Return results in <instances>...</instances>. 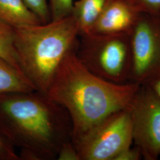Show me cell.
Here are the masks:
<instances>
[{
	"instance_id": "obj_10",
	"label": "cell",
	"mask_w": 160,
	"mask_h": 160,
	"mask_svg": "<svg viewBox=\"0 0 160 160\" xmlns=\"http://www.w3.org/2000/svg\"><path fill=\"white\" fill-rule=\"evenodd\" d=\"M109 0H77L71 15L76 21L80 36L89 34Z\"/></svg>"
},
{
	"instance_id": "obj_4",
	"label": "cell",
	"mask_w": 160,
	"mask_h": 160,
	"mask_svg": "<svg viewBox=\"0 0 160 160\" xmlns=\"http://www.w3.org/2000/svg\"><path fill=\"white\" fill-rule=\"evenodd\" d=\"M76 55L86 68L104 80L117 84L131 81L132 52L129 34L80 36Z\"/></svg>"
},
{
	"instance_id": "obj_11",
	"label": "cell",
	"mask_w": 160,
	"mask_h": 160,
	"mask_svg": "<svg viewBox=\"0 0 160 160\" xmlns=\"http://www.w3.org/2000/svg\"><path fill=\"white\" fill-rule=\"evenodd\" d=\"M33 91L34 87L20 69L0 58V95Z\"/></svg>"
},
{
	"instance_id": "obj_5",
	"label": "cell",
	"mask_w": 160,
	"mask_h": 160,
	"mask_svg": "<svg viewBox=\"0 0 160 160\" xmlns=\"http://www.w3.org/2000/svg\"><path fill=\"white\" fill-rule=\"evenodd\" d=\"M132 143L131 118L128 109L110 114L74 142L80 160H114Z\"/></svg>"
},
{
	"instance_id": "obj_19",
	"label": "cell",
	"mask_w": 160,
	"mask_h": 160,
	"mask_svg": "<svg viewBox=\"0 0 160 160\" xmlns=\"http://www.w3.org/2000/svg\"><path fill=\"white\" fill-rule=\"evenodd\" d=\"M149 86H150L155 92L160 97V79L157 80Z\"/></svg>"
},
{
	"instance_id": "obj_12",
	"label": "cell",
	"mask_w": 160,
	"mask_h": 160,
	"mask_svg": "<svg viewBox=\"0 0 160 160\" xmlns=\"http://www.w3.org/2000/svg\"><path fill=\"white\" fill-rule=\"evenodd\" d=\"M0 58L20 70L15 48V29L1 21H0Z\"/></svg>"
},
{
	"instance_id": "obj_13",
	"label": "cell",
	"mask_w": 160,
	"mask_h": 160,
	"mask_svg": "<svg viewBox=\"0 0 160 160\" xmlns=\"http://www.w3.org/2000/svg\"><path fill=\"white\" fill-rule=\"evenodd\" d=\"M51 20H57L71 15L74 0H48Z\"/></svg>"
},
{
	"instance_id": "obj_7",
	"label": "cell",
	"mask_w": 160,
	"mask_h": 160,
	"mask_svg": "<svg viewBox=\"0 0 160 160\" xmlns=\"http://www.w3.org/2000/svg\"><path fill=\"white\" fill-rule=\"evenodd\" d=\"M128 110L131 118L133 142L143 159L160 156V97L149 86H140Z\"/></svg>"
},
{
	"instance_id": "obj_6",
	"label": "cell",
	"mask_w": 160,
	"mask_h": 160,
	"mask_svg": "<svg viewBox=\"0 0 160 160\" xmlns=\"http://www.w3.org/2000/svg\"><path fill=\"white\" fill-rule=\"evenodd\" d=\"M131 81L149 86L160 79V14L142 12L130 33Z\"/></svg>"
},
{
	"instance_id": "obj_18",
	"label": "cell",
	"mask_w": 160,
	"mask_h": 160,
	"mask_svg": "<svg viewBox=\"0 0 160 160\" xmlns=\"http://www.w3.org/2000/svg\"><path fill=\"white\" fill-rule=\"evenodd\" d=\"M142 12L160 14V0H135Z\"/></svg>"
},
{
	"instance_id": "obj_17",
	"label": "cell",
	"mask_w": 160,
	"mask_h": 160,
	"mask_svg": "<svg viewBox=\"0 0 160 160\" xmlns=\"http://www.w3.org/2000/svg\"><path fill=\"white\" fill-rule=\"evenodd\" d=\"M143 159L140 149L137 147H132L123 149L118 155L114 160H141Z\"/></svg>"
},
{
	"instance_id": "obj_3",
	"label": "cell",
	"mask_w": 160,
	"mask_h": 160,
	"mask_svg": "<svg viewBox=\"0 0 160 160\" xmlns=\"http://www.w3.org/2000/svg\"><path fill=\"white\" fill-rule=\"evenodd\" d=\"M15 29L19 67L36 91L46 94L60 65L77 48L79 30L72 15Z\"/></svg>"
},
{
	"instance_id": "obj_8",
	"label": "cell",
	"mask_w": 160,
	"mask_h": 160,
	"mask_svg": "<svg viewBox=\"0 0 160 160\" xmlns=\"http://www.w3.org/2000/svg\"><path fill=\"white\" fill-rule=\"evenodd\" d=\"M142 12L135 0H109L90 33L129 34Z\"/></svg>"
},
{
	"instance_id": "obj_9",
	"label": "cell",
	"mask_w": 160,
	"mask_h": 160,
	"mask_svg": "<svg viewBox=\"0 0 160 160\" xmlns=\"http://www.w3.org/2000/svg\"><path fill=\"white\" fill-rule=\"evenodd\" d=\"M0 21L14 29L42 23L24 0H0Z\"/></svg>"
},
{
	"instance_id": "obj_1",
	"label": "cell",
	"mask_w": 160,
	"mask_h": 160,
	"mask_svg": "<svg viewBox=\"0 0 160 160\" xmlns=\"http://www.w3.org/2000/svg\"><path fill=\"white\" fill-rule=\"evenodd\" d=\"M77 49L64 58L46 93L67 112L73 142L110 114L128 109L140 87L133 82H112L92 74L80 62Z\"/></svg>"
},
{
	"instance_id": "obj_14",
	"label": "cell",
	"mask_w": 160,
	"mask_h": 160,
	"mask_svg": "<svg viewBox=\"0 0 160 160\" xmlns=\"http://www.w3.org/2000/svg\"><path fill=\"white\" fill-rule=\"evenodd\" d=\"M29 8L39 18L42 23L51 20L48 0H24Z\"/></svg>"
},
{
	"instance_id": "obj_2",
	"label": "cell",
	"mask_w": 160,
	"mask_h": 160,
	"mask_svg": "<svg viewBox=\"0 0 160 160\" xmlns=\"http://www.w3.org/2000/svg\"><path fill=\"white\" fill-rule=\"evenodd\" d=\"M0 124L20 149L21 160H57L61 145L72 139L67 112L38 91L0 95Z\"/></svg>"
},
{
	"instance_id": "obj_15",
	"label": "cell",
	"mask_w": 160,
	"mask_h": 160,
	"mask_svg": "<svg viewBox=\"0 0 160 160\" xmlns=\"http://www.w3.org/2000/svg\"><path fill=\"white\" fill-rule=\"evenodd\" d=\"M58 160H80L78 151L72 139L61 145L57 155Z\"/></svg>"
},
{
	"instance_id": "obj_16",
	"label": "cell",
	"mask_w": 160,
	"mask_h": 160,
	"mask_svg": "<svg viewBox=\"0 0 160 160\" xmlns=\"http://www.w3.org/2000/svg\"><path fill=\"white\" fill-rule=\"evenodd\" d=\"M0 159L21 160L19 155L14 152L12 146L6 140L0 137Z\"/></svg>"
}]
</instances>
